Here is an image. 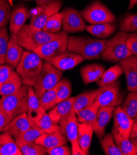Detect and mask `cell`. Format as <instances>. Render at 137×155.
<instances>
[{
  "label": "cell",
  "instance_id": "d590c367",
  "mask_svg": "<svg viewBox=\"0 0 137 155\" xmlns=\"http://www.w3.org/2000/svg\"><path fill=\"white\" fill-rule=\"evenodd\" d=\"M35 124L45 133H50L60 129L59 125L54 122L45 111L35 122Z\"/></svg>",
  "mask_w": 137,
  "mask_h": 155
},
{
  "label": "cell",
  "instance_id": "ab89813d",
  "mask_svg": "<svg viewBox=\"0 0 137 155\" xmlns=\"http://www.w3.org/2000/svg\"><path fill=\"white\" fill-rule=\"evenodd\" d=\"M121 32L126 33L137 32V14H130L127 15L121 21L119 25Z\"/></svg>",
  "mask_w": 137,
  "mask_h": 155
},
{
  "label": "cell",
  "instance_id": "603a6c76",
  "mask_svg": "<svg viewBox=\"0 0 137 155\" xmlns=\"http://www.w3.org/2000/svg\"><path fill=\"white\" fill-rule=\"evenodd\" d=\"M74 99L75 97H70L57 103L48 113L51 119L59 124L60 120L72 110Z\"/></svg>",
  "mask_w": 137,
  "mask_h": 155
},
{
  "label": "cell",
  "instance_id": "f546056e",
  "mask_svg": "<svg viewBox=\"0 0 137 155\" xmlns=\"http://www.w3.org/2000/svg\"><path fill=\"white\" fill-rule=\"evenodd\" d=\"M99 108V107L93 103L77 113H75L79 122L93 126Z\"/></svg>",
  "mask_w": 137,
  "mask_h": 155
},
{
  "label": "cell",
  "instance_id": "f6af8a7d",
  "mask_svg": "<svg viewBox=\"0 0 137 155\" xmlns=\"http://www.w3.org/2000/svg\"><path fill=\"white\" fill-rule=\"evenodd\" d=\"M126 43L129 50L137 56V33L129 34Z\"/></svg>",
  "mask_w": 137,
  "mask_h": 155
},
{
  "label": "cell",
  "instance_id": "277c9868",
  "mask_svg": "<svg viewBox=\"0 0 137 155\" xmlns=\"http://www.w3.org/2000/svg\"><path fill=\"white\" fill-rule=\"evenodd\" d=\"M28 86L23 85L12 94L3 96L0 100V108L11 117L27 113L28 110Z\"/></svg>",
  "mask_w": 137,
  "mask_h": 155
},
{
  "label": "cell",
  "instance_id": "83f0119b",
  "mask_svg": "<svg viewBox=\"0 0 137 155\" xmlns=\"http://www.w3.org/2000/svg\"><path fill=\"white\" fill-rule=\"evenodd\" d=\"M22 85L23 83L21 76L17 72L14 71L2 87L0 90V96L3 97L12 94L21 88Z\"/></svg>",
  "mask_w": 137,
  "mask_h": 155
},
{
  "label": "cell",
  "instance_id": "d6a6232c",
  "mask_svg": "<svg viewBox=\"0 0 137 155\" xmlns=\"http://www.w3.org/2000/svg\"><path fill=\"white\" fill-rule=\"evenodd\" d=\"M44 132L35 124L32 125L25 132L15 137L14 139L17 143L35 142L37 139Z\"/></svg>",
  "mask_w": 137,
  "mask_h": 155
},
{
  "label": "cell",
  "instance_id": "e0dca14e",
  "mask_svg": "<svg viewBox=\"0 0 137 155\" xmlns=\"http://www.w3.org/2000/svg\"><path fill=\"white\" fill-rule=\"evenodd\" d=\"M116 107L101 106L97 113L93 124V131L98 139L105 135V129L111 119Z\"/></svg>",
  "mask_w": 137,
  "mask_h": 155
},
{
  "label": "cell",
  "instance_id": "6da1fadb",
  "mask_svg": "<svg viewBox=\"0 0 137 155\" xmlns=\"http://www.w3.org/2000/svg\"><path fill=\"white\" fill-rule=\"evenodd\" d=\"M107 40L87 36H69L67 50L81 56L84 60L99 59L104 51Z\"/></svg>",
  "mask_w": 137,
  "mask_h": 155
},
{
  "label": "cell",
  "instance_id": "ffe728a7",
  "mask_svg": "<svg viewBox=\"0 0 137 155\" xmlns=\"http://www.w3.org/2000/svg\"><path fill=\"white\" fill-rule=\"evenodd\" d=\"M44 110L41 107L39 98L35 94L34 89L28 86V110L27 112L29 120L33 124L39 119Z\"/></svg>",
  "mask_w": 137,
  "mask_h": 155
},
{
  "label": "cell",
  "instance_id": "5b68a950",
  "mask_svg": "<svg viewBox=\"0 0 137 155\" xmlns=\"http://www.w3.org/2000/svg\"><path fill=\"white\" fill-rule=\"evenodd\" d=\"M129 35L128 33L120 31L113 37L107 40L101 56L102 59L110 63H116L132 55L126 43Z\"/></svg>",
  "mask_w": 137,
  "mask_h": 155
},
{
  "label": "cell",
  "instance_id": "ac0fdd59",
  "mask_svg": "<svg viewBox=\"0 0 137 155\" xmlns=\"http://www.w3.org/2000/svg\"><path fill=\"white\" fill-rule=\"evenodd\" d=\"M67 140V138L63 134L60 129L50 133L44 132L37 139L35 142L48 149L59 145H66Z\"/></svg>",
  "mask_w": 137,
  "mask_h": 155
},
{
  "label": "cell",
  "instance_id": "f1b7e54d",
  "mask_svg": "<svg viewBox=\"0 0 137 155\" xmlns=\"http://www.w3.org/2000/svg\"><path fill=\"white\" fill-rule=\"evenodd\" d=\"M111 133L116 145L122 155H137V148L132 143L129 138H125L114 128H113Z\"/></svg>",
  "mask_w": 137,
  "mask_h": 155
},
{
  "label": "cell",
  "instance_id": "60d3db41",
  "mask_svg": "<svg viewBox=\"0 0 137 155\" xmlns=\"http://www.w3.org/2000/svg\"><path fill=\"white\" fill-rule=\"evenodd\" d=\"M9 40V37L6 26L0 28V65L5 64V58Z\"/></svg>",
  "mask_w": 137,
  "mask_h": 155
},
{
  "label": "cell",
  "instance_id": "ee69618b",
  "mask_svg": "<svg viewBox=\"0 0 137 155\" xmlns=\"http://www.w3.org/2000/svg\"><path fill=\"white\" fill-rule=\"evenodd\" d=\"M14 71V69L6 64L0 65V90L5 81Z\"/></svg>",
  "mask_w": 137,
  "mask_h": 155
},
{
  "label": "cell",
  "instance_id": "7a4b0ae2",
  "mask_svg": "<svg viewBox=\"0 0 137 155\" xmlns=\"http://www.w3.org/2000/svg\"><path fill=\"white\" fill-rule=\"evenodd\" d=\"M43 59L37 54L25 51L17 66L23 85L34 87L43 66Z\"/></svg>",
  "mask_w": 137,
  "mask_h": 155
},
{
  "label": "cell",
  "instance_id": "4316f807",
  "mask_svg": "<svg viewBox=\"0 0 137 155\" xmlns=\"http://www.w3.org/2000/svg\"><path fill=\"white\" fill-rule=\"evenodd\" d=\"M99 89L86 91L75 97L73 107L74 112L77 113L80 110L92 104L98 95Z\"/></svg>",
  "mask_w": 137,
  "mask_h": 155
},
{
  "label": "cell",
  "instance_id": "d4e9b609",
  "mask_svg": "<svg viewBox=\"0 0 137 155\" xmlns=\"http://www.w3.org/2000/svg\"><path fill=\"white\" fill-rule=\"evenodd\" d=\"M93 132V126L79 123L78 140L80 148L83 155H86L89 153Z\"/></svg>",
  "mask_w": 137,
  "mask_h": 155
},
{
  "label": "cell",
  "instance_id": "4dcf8cb0",
  "mask_svg": "<svg viewBox=\"0 0 137 155\" xmlns=\"http://www.w3.org/2000/svg\"><path fill=\"white\" fill-rule=\"evenodd\" d=\"M123 73V69L120 64L114 65L104 72L100 80L96 82V84L99 88L102 87L117 80Z\"/></svg>",
  "mask_w": 137,
  "mask_h": 155
},
{
  "label": "cell",
  "instance_id": "cb8c5ba5",
  "mask_svg": "<svg viewBox=\"0 0 137 155\" xmlns=\"http://www.w3.org/2000/svg\"><path fill=\"white\" fill-rule=\"evenodd\" d=\"M22 153L14 138L5 132L0 134V155H22Z\"/></svg>",
  "mask_w": 137,
  "mask_h": 155
},
{
  "label": "cell",
  "instance_id": "9c48e42d",
  "mask_svg": "<svg viewBox=\"0 0 137 155\" xmlns=\"http://www.w3.org/2000/svg\"><path fill=\"white\" fill-rule=\"evenodd\" d=\"M124 97V95L120 90L119 82L116 80L99 88L94 103L99 107H116L122 103Z\"/></svg>",
  "mask_w": 137,
  "mask_h": 155
},
{
  "label": "cell",
  "instance_id": "9a60e30c",
  "mask_svg": "<svg viewBox=\"0 0 137 155\" xmlns=\"http://www.w3.org/2000/svg\"><path fill=\"white\" fill-rule=\"evenodd\" d=\"M137 56L132 54L120 61V65L126 75L129 91H137Z\"/></svg>",
  "mask_w": 137,
  "mask_h": 155
},
{
  "label": "cell",
  "instance_id": "bcb514c9",
  "mask_svg": "<svg viewBox=\"0 0 137 155\" xmlns=\"http://www.w3.org/2000/svg\"><path fill=\"white\" fill-rule=\"evenodd\" d=\"M13 119L0 108V132H6L9 124Z\"/></svg>",
  "mask_w": 137,
  "mask_h": 155
},
{
  "label": "cell",
  "instance_id": "8d00e7d4",
  "mask_svg": "<svg viewBox=\"0 0 137 155\" xmlns=\"http://www.w3.org/2000/svg\"><path fill=\"white\" fill-rule=\"evenodd\" d=\"M56 94L57 103L70 98L72 92L71 84L67 79H61L54 87Z\"/></svg>",
  "mask_w": 137,
  "mask_h": 155
},
{
  "label": "cell",
  "instance_id": "1f68e13d",
  "mask_svg": "<svg viewBox=\"0 0 137 155\" xmlns=\"http://www.w3.org/2000/svg\"><path fill=\"white\" fill-rule=\"evenodd\" d=\"M120 106L127 114L133 119L137 116V91H130Z\"/></svg>",
  "mask_w": 137,
  "mask_h": 155
},
{
  "label": "cell",
  "instance_id": "52a82bcc",
  "mask_svg": "<svg viewBox=\"0 0 137 155\" xmlns=\"http://www.w3.org/2000/svg\"><path fill=\"white\" fill-rule=\"evenodd\" d=\"M79 122L73 109L60 120L59 124L63 134L71 143L73 155H83L79 144Z\"/></svg>",
  "mask_w": 137,
  "mask_h": 155
},
{
  "label": "cell",
  "instance_id": "c3c4849f",
  "mask_svg": "<svg viewBox=\"0 0 137 155\" xmlns=\"http://www.w3.org/2000/svg\"><path fill=\"white\" fill-rule=\"evenodd\" d=\"M37 5L40 7H43L46 5H48L51 2H53L54 0H35Z\"/></svg>",
  "mask_w": 137,
  "mask_h": 155
},
{
  "label": "cell",
  "instance_id": "30bf717a",
  "mask_svg": "<svg viewBox=\"0 0 137 155\" xmlns=\"http://www.w3.org/2000/svg\"><path fill=\"white\" fill-rule=\"evenodd\" d=\"M68 38V34L64 30L60 31L56 38L40 46L33 52L44 60L54 58L67 50Z\"/></svg>",
  "mask_w": 137,
  "mask_h": 155
},
{
  "label": "cell",
  "instance_id": "681fc988",
  "mask_svg": "<svg viewBox=\"0 0 137 155\" xmlns=\"http://www.w3.org/2000/svg\"><path fill=\"white\" fill-rule=\"evenodd\" d=\"M136 4H137V0H130L129 4L128 6V9L130 10L133 9Z\"/></svg>",
  "mask_w": 137,
  "mask_h": 155
},
{
  "label": "cell",
  "instance_id": "8fae6325",
  "mask_svg": "<svg viewBox=\"0 0 137 155\" xmlns=\"http://www.w3.org/2000/svg\"><path fill=\"white\" fill-rule=\"evenodd\" d=\"M63 27L67 34L81 32L87 27L81 13L74 8H67L63 11Z\"/></svg>",
  "mask_w": 137,
  "mask_h": 155
},
{
  "label": "cell",
  "instance_id": "7bdbcfd3",
  "mask_svg": "<svg viewBox=\"0 0 137 155\" xmlns=\"http://www.w3.org/2000/svg\"><path fill=\"white\" fill-rule=\"evenodd\" d=\"M47 153L49 155H70L72 154V149L66 145H59L53 148H48Z\"/></svg>",
  "mask_w": 137,
  "mask_h": 155
},
{
  "label": "cell",
  "instance_id": "d6986e66",
  "mask_svg": "<svg viewBox=\"0 0 137 155\" xmlns=\"http://www.w3.org/2000/svg\"><path fill=\"white\" fill-rule=\"evenodd\" d=\"M28 18V11L22 5L15 7L11 12L9 20V30L11 34H18L25 25Z\"/></svg>",
  "mask_w": 137,
  "mask_h": 155
},
{
  "label": "cell",
  "instance_id": "5bb4252c",
  "mask_svg": "<svg viewBox=\"0 0 137 155\" xmlns=\"http://www.w3.org/2000/svg\"><path fill=\"white\" fill-rule=\"evenodd\" d=\"M113 128L125 138L129 139L134 120L129 117L120 105L117 106L114 111Z\"/></svg>",
  "mask_w": 137,
  "mask_h": 155
},
{
  "label": "cell",
  "instance_id": "836d02e7",
  "mask_svg": "<svg viewBox=\"0 0 137 155\" xmlns=\"http://www.w3.org/2000/svg\"><path fill=\"white\" fill-rule=\"evenodd\" d=\"M103 151L106 155H122L116 145L112 133L105 134L99 141Z\"/></svg>",
  "mask_w": 137,
  "mask_h": 155
},
{
  "label": "cell",
  "instance_id": "db71d44e",
  "mask_svg": "<svg viewBox=\"0 0 137 155\" xmlns=\"http://www.w3.org/2000/svg\"><path fill=\"white\" fill-rule=\"evenodd\" d=\"M136 67H137V59H136Z\"/></svg>",
  "mask_w": 137,
  "mask_h": 155
},
{
  "label": "cell",
  "instance_id": "8992f818",
  "mask_svg": "<svg viewBox=\"0 0 137 155\" xmlns=\"http://www.w3.org/2000/svg\"><path fill=\"white\" fill-rule=\"evenodd\" d=\"M63 78V72L46 61L34 85V89L40 98L44 93L54 88Z\"/></svg>",
  "mask_w": 137,
  "mask_h": 155
},
{
  "label": "cell",
  "instance_id": "74e56055",
  "mask_svg": "<svg viewBox=\"0 0 137 155\" xmlns=\"http://www.w3.org/2000/svg\"><path fill=\"white\" fill-rule=\"evenodd\" d=\"M24 155H46L47 148L36 143L35 142L17 143Z\"/></svg>",
  "mask_w": 137,
  "mask_h": 155
},
{
  "label": "cell",
  "instance_id": "3957f363",
  "mask_svg": "<svg viewBox=\"0 0 137 155\" xmlns=\"http://www.w3.org/2000/svg\"><path fill=\"white\" fill-rule=\"evenodd\" d=\"M42 30H35L29 27V25H24L17 34L19 44L22 48L34 51L40 46L48 43L59 35Z\"/></svg>",
  "mask_w": 137,
  "mask_h": 155
},
{
  "label": "cell",
  "instance_id": "44dd1931",
  "mask_svg": "<svg viewBox=\"0 0 137 155\" xmlns=\"http://www.w3.org/2000/svg\"><path fill=\"white\" fill-rule=\"evenodd\" d=\"M27 116V113L21 114L15 117L9 124L6 132L14 138L27 130L34 125Z\"/></svg>",
  "mask_w": 137,
  "mask_h": 155
},
{
  "label": "cell",
  "instance_id": "f907efd6",
  "mask_svg": "<svg viewBox=\"0 0 137 155\" xmlns=\"http://www.w3.org/2000/svg\"><path fill=\"white\" fill-rule=\"evenodd\" d=\"M133 120H134V122H135V123L137 124V116L133 119Z\"/></svg>",
  "mask_w": 137,
  "mask_h": 155
},
{
  "label": "cell",
  "instance_id": "2e32d148",
  "mask_svg": "<svg viewBox=\"0 0 137 155\" xmlns=\"http://www.w3.org/2000/svg\"><path fill=\"white\" fill-rule=\"evenodd\" d=\"M24 51L19 44L17 34H11L8 43L5 58V64L10 68H16Z\"/></svg>",
  "mask_w": 137,
  "mask_h": 155
},
{
  "label": "cell",
  "instance_id": "7402d4cb",
  "mask_svg": "<svg viewBox=\"0 0 137 155\" xmlns=\"http://www.w3.org/2000/svg\"><path fill=\"white\" fill-rule=\"evenodd\" d=\"M105 71V68L101 64H87L80 69V75L85 85L98 82Z\"/></svg>",
  "mask_w": 137,
  "mask_h": 155
},
{
  "label": "cell",
  "instance_id": "e575fe53",
  "mask_svg": "<svg viewBox=\"0 0 137 155\" xmlns=\"http://www.w3.org/2000/svg\"><path fill=\"white\" fill-rule=\"evenodd\" d=\"M63 12H58L53 14L46 22L43 30L51 34L60 32L63 27Z\"/></svg>",
  "mask_w": 137,
  "mask_h": 155
},
{
  "label": "cell",
  "instance_id": "f35d334b",
  "mask_svg": "<svg viewBox=\"0 0 137 155\" xmlns=\"http://www.w3.org/2000/svg\"><path fill=\"white\" fill-rule=\"evenodd\" d=\"M41 107L45 111H50L57 104L55 87L46 91L39 98Z\"/></svg>",
  "mask_w": 137,
  "mask_h": 155
},
{
  "label": "cell",
  "instance_id": "7dc6e473",
  "mask_svg": "<svg viewBox=\"0 0 137 155\" xmlns=\"http://www.w3.org/2000/svg\"><path fill=\"white\" fill-rule=\"evenodd\" d=\"M130 140L137 148V124L134 122L129 136Z\"/></svg>",
  "mask_w": 137,
  "mask_h": 155
},
{
  "label": "cell",
  "instance_id": "b9f144b4",
  "mask_svg": "<svg viewBox=\"0 0 137 155\" xmlns=\"http://www.w3.org/2000/svg\"><path fill=\"white\" fill-rule=\"evenodd\" d=\"M11 12V5L5 0H0V28L9 22Z\"/></svg>",
  "mask_w": 137,
  "mask_h": 155
},
{
  "label": "cell",
  "instance_id": "816d5d0a",
  "mask_svg": "<svg viewBox=\"0 0 137 155\" xmlns=\"http://www.w3.org/2000/svg\"><path fill=\"white\" fill-rule=\"evenodd\" d=\"M21 1H24V2H30V1H32V0H21Z\"/></svg>",
  "mask_w": 137,
  "mask_h": 155
},
{
  "label": "cell",
  "instance_id": "ba28073f",
  "mask_svg": "<svg viewBox=\"0 0 137 155\" xmlns=\"http://www.w3.org/2000/svg\"><path fill=\"white\" fill-rule=\"evenodd\" d=\"M80 13L83 19L90 24L113 23L116 21L115 15L99 1L93 2Z\"/></svg>",
  "mask_w": 137,
  "mask_h": 155
},
{
  "label": "cell",
  "instance_id": "7c38bea8",
  "mask_svg": "<svg viewBox=\"0 0 137 155\" xmlns=\"http://www.w3.org/2000/svg\"><path fill=\"white\" fill-rule=\"evenodd\" d=\"M83 61L84 59L81 56L67 50L54 58L45 60L61 71L72 69Z\"/></svg>",
  "mask_w": 137,
  "mask_h": 155
},
{
  "label": "cell",
  "instance_id": "484cf974",
  "mask_svg": "<svg viewBox=\"0 0 137 155\" xmlns=\"http://www.w3.org/2000/svg\"><path fill=\"white\" fill-rule=\"evenodd\" d=\"M116 28V25L113 23H103L91 24L86 27V30L97 38H106L113 34Z\"/></svg>",
  "mask_w": 137,
  "mask_h": 155
},
{
  "label": "cell",
  "instance_id": "f5cc1de1",
  "mask_svg": "<svg viewBox=\"0 0 137 155\" xmlns=\"http://www.w3.org/2000/svg\"><path fill=\"white\" fill-rule=\"evenodd\" d=\"M5 1H6V0H5ZM8 1L10 2L11 5H12V1H13V0H8Z\"/></svg>",
  "mask_w": 137,
  "mask_h": 155
},
{
  "label": "cell",
  "instance_id": "4fadbf2b",
  "mask_svg": "<svg viewBox=\"0 0 137 155\" xmlns=\"http://www.w3.org/2000/svg\"><path fill=\"white\" fill-rule=\"evenodd\" d=\"M62 6L61 0H54L42 7L41 11L32 18L29 27L35 30H42L46 22L53 14L59 12Z\"/></svg>",
  "mask_w": 137,
  "mask_h": 155
}]
</instances>
